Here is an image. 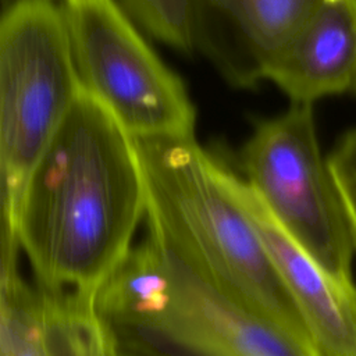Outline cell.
I'll list each match as a JSON object with an SVG mask.
<instances>
[{"instance_id":"5bb4252c","label":"cell","mask_w":356,"mask_h":356,"mask_svg":"<svg viewBox=\"0 0 356 356\" xmlns=\"http://www.w3.org/2000/svg\"><path fill=\"white\" fill-rule=\"evenodd\" d=\"M117 338V337H115ZM115 356H171L154 348L136 341H127L117 338Z\"/></svg>"},{"instance_id":"3957f363","label":"cell","mask_w":356,"mask_h":356,"mask_svg":"<svg viewBox=\"0 0 356 356\" xmlns=\"http://www.w3.org/2000/svg\"><path fill=\"white\" fill-rule=\"evenodd\" d=\"M96 303L118 339L171 356H300L147 234L100 286Z\"/></svg>"},{"instance_id":"52a82bcc","label":"cell","mask_w":356,"mask_h":356,"mask_svg":"<svg viewBox=\"0 0 356 356\" xmlns=\"http://www.w3.org/2000/svg\"><path fill=\"white\" fill-rule=\"evenodd\" d=\"M318 0H193V40L234 88L249 89L267 71Z\"/></svg>"},{"instance_id":"277c9868","label":"cell","mask_w":356,"mask_h":356,"mask_svg":"<svg viewBox=\"0 0 356 356\" xmlns=\"http://www.w3.org/2000/svg\"><path fill=\"white\" fill-rule=\"evenodd\" d=\"M82 90L63 6L14 0L0 21L1 245L19 246L26 179Z\"/></svg>"},{"instance_id":"7c38bea8","label":"cell","mask_w":356,"mask_h":356,"mask_svg":"<svg viewBox=\"0 0 356 356\" xmlns=\"http://www.w3.org/2000/svg\"><path fill=\"white\" fill-rule=\"evenodd\" d=\"M150 36L179 51H195L193 0H114Z\"/></svg>"},{"instance_id":"5b68a950","label":"cell","mask_w":356,"mask_h":356,"mask_svg":"<svg viewBox=\"0 0 356 356\" xmlns=\"http://www.w3.org/2000/svg\"><path fill=\"white\" fill-rule=\"evenodd\" d=\"M245 181L280 227L331 275L353 281L345 207L323 156L313 104L260 120L241 152Z\"/></svg>"},{"instance_id":"4fadbf2b","label":"cell","mask_w":356,"mask_h":356,"mask_svg":"<svg viewBox=\"0 0 356 356\" xmlns=\"http://www.w3.org/2000/svg\"><path fill=\"white\" fill-rule=\"evenodd\" d=\"M327 161L339 191L356 249V127L339 136Z\"/></svg>"},{"instance_id":"7a4b0ae2","label":"cell","mask_w":356,"mask_h":356,"mask_svg":"<svg viewBox=\"0 0 356 356\" xmlns=\"http://www.w3.org/2000/svg\"><path fill=\"white\" fill-rule=\"evenodd\" d=\"M145 181L146 234L225 299L256 316L300 356L313 338L248 214L229 170L195 136L134 138Z\"/></svg>"},{"instance_id":"6da1fadb","label":"cell","mask_w":356,"mask_h":356,"mask_svg":"<svg viewBox=\"0 0 356 356\" xmlns=\"http://www.w3.org/2000/svg\"><path fill=\"white\" fill-rule=\"evenodd\" d=\"M145 181L134 138L83 89L32 168L15 235L33 284L96 295L135 246Z\"/></svg>"},{"instance_id":"8fae6325","label":"cell","mask_w":356,"mask_h":356,"mask_svg":"<svg viewBox=\"0 0 356 356\" xmlns=\"http://www.w3.org/2000/svg\"><path fill=\"white\" fill-rule=\"evenodd\" d=\"M39 291L54 356H115L117 338L97 307L96 295Z\"/></svg>"},{"instance_id":"ba28073f","label":"cell","mask_w":356,"mask_h":356,"mask_svg":"<svg viewBox=\"0 0 356 356\" xmlns=\"http://www.w3.org/2000/svg\"><path fill=\"white\" fill-rule=\"evenodd\" d=\"M231 189L295 302L318 356H356V285L320 267L271 217L248 182L229 171Z\"/></svg>"},{"instance_id":"2e32d148","label":"cell","mask_w":356,"mask_h":356,"mask_svg":"<svg viewBox=\"0 0 356 356\" xmlns=\"http://www.w3.org/2000/svg\"><path fill=\"white\" fill-rule=\"evenodd\" d=\"M355 97H356V82H355V85H353V89H352V92H350Z\"/></svg>"},{"instance_id":"9a60e30c","label":"cell","mask_w":356,"mask_h":356,"mask_svg":"<svg viewBox=\"0 0 356 356\" xmlns=\"http://www.w3.org/2000/svg\"><path fill=\"white\" fill-rule=\"evenodd\" d=\"M90 1H96V0H64V4H68V6H76V4L90 3Z\"/></svg>"},{"instance_id":"8992f818","label":"cell","mask_w":356,"mask_h":356,"mask_svg":"<svg viewBox=\"0 0 356 356\" xmlns=\"http://www.w3.org/2000/svg\"><path fill=\"white\" fill-rule=\"evenodd\" d=\"M63 10L82 89L132 138L195 136L196 110L182 79L114 0Z\"/></svg>"},{"instance_id":"30bf717a","label":"cell","mask_w":356,"mask_h":356,"mask_svg":"<svg viewBox=\"0 0 356 356\" xmlns=\"http://www.w3.org/2000/svg\"><path fill=\"white\" fill-rule=\"evenodd\" d=\"M0 356H54L42 292L19 260L0 264Z\"/></svg>"},{"instance_id":"9c48e42d","label":"cell","mask_w":356,"mask_h":356,"mask_svg":"<svg viewBox=\"0 0 356 356\" xmlns=\"http://www.w3.org/2000/svg\"><path fill=\"white\" fill-rule=\"evenodd\" d=\"M266 79L299 104L350 93L356 82V0H318Z\"/></svg>"}]
</instances>
